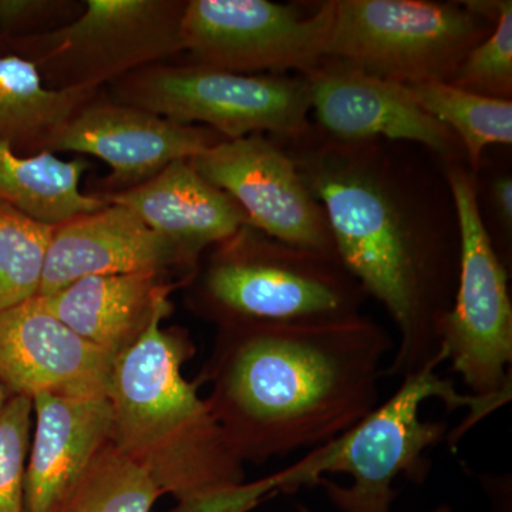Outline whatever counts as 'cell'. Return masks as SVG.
I'll return each instance as SVG.
<instances>
[{
	"label": "cell",
	"instance_id": "cell-1",
	"mask_svg": "<svg viewBox=\"0 0 512 512\" xmlns=\"http://www.w3.org/2000/svg\"><path fill=\"white\" fill-rule=\"evenodd\" d=\"M272 138L325 210L339 261L396 325L387 375L419 372L440 356L460 272L446 165L416 144L338 140L312 121L296 136Z\"/></svg>",
	"mask_w": 512,
	"mask_h": 512
},
{
	"label": "cell",
	"instance_id": "cell-2",
	"mask_svg": "<svg viewBox=\"0 0 512 512\" xmlns=\"http://www.w3.org/2000/svg\"><path fill=\"white\" fill-rule=\"evenodd\" d=\"M210 404L235 456L265 460L313 450L380 403L389 332L346 318L227 326Z\"/></svg>",
	"mask_w": 512,
	"mask_h": 512
},
{
	"label": "cell",
	"instance_id": "cell-3",
	"mask_svg": "<svg viewBox=\"0 0 512 512\" xmlns=\"http://www.w3.org/2000/svg\"><path fill=\"white\" fill-rule=\"evenodd\" d=\"M170 312L171 302L160 306L114 360L111 441L143 464L163 493L187 504L242 484V471L198 384L183 376L192 348L163 329Z\"/></svg>",
	"mask_w": 512,
	"mask_h": 512
},
{
	"label": "cell",
	"instance_id": "cell-4",
	"mask_svg": "<svg viewBox=\"0 0 512 512\" xmlns=\"http://www.w3.org/2000/svg\"><path fill=\"white\" fill-rule=\"evenodd\" d=\"M446 360L441 350L429 365L404 377L393 396L352 429L264 478L269 494L322 485L342 512H390L396 498L393 481L404 476L421 483L429 471L424 454L446 437V423L421 419V404L440 399L448 410L466 407L467 420L451 437L458 441L474 424L510 402L505 397L458 393L450 379L437 373Z\"/></svg>",
	"mask_w": 512,
	"mask_h": 512
},
{
	"label": "cell",
	"instance_id": "cell-5",
	"mask_svg": "<svg viewBox=\"0 0 512 512\" xmlns=\"http://www.w3.org/2000/svg\"><path fill=\"white\" fill-rule=\"evenodd\" d=\"M208 251L195 293L202 311L224 326L346 318L362 313L367 299L336 256L249 224Z\"/></svg>",
	"mask_w": 512,
	"mask_h": 512
},
{
	"label": "cell",
	"instance_id": "cell-6",
	"mask_svg": "<svg viewBox=\"0 0 512 512\" xmlns=\"http://www.w3.org/2000/svg\"><path fill=\"white\" fill-rule=\"evenodd\" d=\"M493 26V0H333L323 56L387 82L450 83Z\"/></svg>",
	"mask_w": 512,
	"mask_h": 512
},
{
	"label": "cell",
	"instance_id": "cell-7",
	"mask_svg": "<svg viewBox=\"0 0 512 512\" xmlns=\"http://www.w3.org/2000/svg\"><path fill=\"white\" fill-rule=\"evenodd\" d=\"M114 101L225 140L265 134L291 137L311 124L302 74H239L200 64H151L111 83Z\"/></svg>",
	"mask_w": 512,
	"mask_h": 512
},
{
	"label": "cell",
	"instance_id": "cell-8",
	"mask_svg": "<svg viewBox=\"0 0 512 512\" xmlns=\"http://www.w3.org/2000/svg\"><path fill=\"white\" fill-rule=\"evenodd\" d=\"M187 0H86L66 25L6 43L32 60L53 89L100 90L127 74L184 53Z\"/></svg>",
	"mask_w": 512,
	"mask_h": 512
},
{
	"label": "cell",
	"instance_id": "cell-9",
	"mask_svg": "<svg viewBox=\"0 0 512 512\" xmlns=\"http://www.w3.org/2000/svg\"><path fill=\"white\" fill-rule=\"evenodd\" d=\"M460 228V272L441 350L470 394L511 399L512 303L507 266L481 214L467 163L446 165Z\"/></svg>",
	"mask_w": 512,
	"mask_h": 512
},
{
	"label": "cell",
	"instance_id": "cell-10",
	"mask_svg": "<svg viewBox=\"0 0 512 512\" xmlns=\"http://www.w3.org/2000/svg\"><path fill=\"white\" fill-rule=\"evenodd\" d=\"M333 0L311 12L269 0H187L181 25L191 62L239 74H302L325 55Z\"/></svg>",
	"mask_w": 512,
	"mask_h": 512
},
{
	"label": "cell",
	"instance_id": "cell-11",
	"mask_svg": "<svg viewBox=\"0 0 512 512\" xmlns=\"http://www.w3.org/2000/svg\"><path fill=\"white\" fill-rule=\"evenodd\" d=\"M190 163L237 202L252 227L293 247L338 258L325 210L271 136L224 140Z\"/></svg>",
	"mask_w": 512,
	"mask_h": 512
},
{
	"label": "cell",
	"instance_id": "cell-12",
	"mask_svg": "<svg viewBox=\"0 0 512 512\" xmlns=\"http://www.w3.org/2000/svg\"><path fill=\"white\" fill-rule=\"evenodd\" d=\"M302 76L315 113L313 124L328 136L343 141H402L426 148L444 165L467 163L460 140L421 109L403 84L326 56Z\"/></svg>",
	"mask_w": 512,
	"mask_h": 512
},
{
	"label": "cell",
	"instance_id": "cell-13",
	"mask_svg": "<svg viewBox=\"0 0 512 512\" xmlns=\"http://www.w3.org/2000/svg\"><path fill=\"white\" fill-rule=\"evenodd\" d=\"M224 140L210 128L175 123L99 93L57 134L49 153L104 161L111 173L99 197H107L146 183L174 161L191 160Z\"/></svg>",
	"mask_w": 512,
	"mask_h": 512
},
{
	"label": "cell",
	"instance_id": "cell-14",
	"mask_svg": "<svg viewBox=\"0 0 512 512\" xmlns=\"http://www.w3.org/2000/svg\"><path fill=\"white\" fill-rule=\"evenodd\" d=\"M114 360L47 311L37 296L0 312V384L12 396L109 399Z\"/></svg>",
	"mask_w": 512,
	"mask_h": 512
},
{
	"label": "cell",
	"instance_id": "cell-15",
	"mask_svg": "<svg viewBox=\"0 0 512 512\" xmlns=\"http://www.w3.org/2000/svg\"><path fill=\"white\" fill-rule=\"evenodd\" d=\"M171 266L188 268L180 252L133 211L107 202L100 210L55 227L37 296L87 276L164 274Z\"/></svg>",
	"mask_w": 512,
	"mask_h": 512
},
{
	"label": "cell",
	"instance_id": "cell-16",
	"mask_svg": "<svg viewBox=\"0 0 512 512\" xmlns=\"http://www.w3.org/2000/svg\"><path fill=\"white\" fill-rule=\"evenodd\" d=\"M35 437L26 463L23 512H53L113 437L107 397L37 394Z\"/></svg>",
	"mask_w": 512,
	"mask_h": 512
},
{
	"label": "cell",
	"instance_id": "cell-17",
	"mask_svg": "<svg viewBox=\"0 0 512 512\" xmlns=\"http://www.w3.org/2000/svg\"><path fill=\"white\" fill-rule=\"evenodd\" d=\"M101 198L133 211L190 269L204 252L249 224L237 202L208 183L190 160L174 161L146 183Z\"/></svg>",
	"mask_w": 512,
	"mask_h": 512
},
{
	"label": "cell",
	"instance_id": "cell-18",
	"mask_svg": "<svg viewBox=\"0 0 512 512\" xmlns=\"http://www.w3.org/2000/svg\"><path fill=\"white\" fill-rule=\"evenodd\" d=\"M174 285L163 274L87 276L40 303L97 348L117 357L147 329L154 313L170 302Z\"/></svg>",
	"mask_w": 512,
	"mask_h": 512
},
{
	"label": "cell",
	"instance_id": "cell-19",
	"mask_svg": "<svg viewBox=\"0 0 512 512\" xmlns=\"http://www.w3.org/2000/svg\"><path fill=\"white\" fill-rule=\"evenodd\" d=\"M99 94L90 89L47 86L32 60L0 55V143L22 156H35L52 146L57 134L84 104Z\"/></svg>",
	"mask_w": 512,
	"mask_h": 512
},
{
	"label": "cell",
	"instance_id": "cell-20",
	"mask_svg": "<svg viewBox=\"0 0 512 512\" xmlns=\"http://www.w3.org/2000/svg\"><path fill=\"white\" fill-rule=\"evenodd\" d=\"M87 170L89 163L84 158L63 160L47 151L22 156L9 144L0 143V202L57 227L107 205L99 195L83 192Z\"/></svg>",
	"mask_w": 512,
	"mask_h": 512
},
{
	"label": "cell",
	"instance_id": "cell-21",
	"mask_svg": "<svg viewBox=\"0 0 512 512\" xmlns=\"http://www.w3.org/2000/svg\"><path fill=\"white\" fill-rule=\"evenodd\" d=\"M417 104L460 140L471 173L488 147L511 146L512 100L490 99L446 82L403 84Z\"/></svg>",
	"mask_w": 512,
	"mask_h": 512
},
{
	"label": "cell",
	"instance_id": "cell-22",
	"mask_svg": "<svg viewBox=\"0 0 512 512\" xmlns=\"http://www.w3.org/2000/svg\"><path fill=\"white\" fill-rule=\"evenodd\" d=\"M161 494L150 471L110 441L53 512H151Z\"/></svg>",
	"mask_w": 512,
	"mask_h": 512
},
{
	"label": "cell",
	"instance_id": "cell-23",
	"mask_svg": "<svg viewBox=\"0 0 512 512\" xmlns=\"http://www.w3.org/2000/svg\"><path fill=\"white\" fill-rule=\"evenodd\" d=\"M53 231L0 202V312L39 295Z\"/></svg>",
	"mask_w": 512,
	"mask_h": 512
},
{
	"label": "cell",
	"instance_id": "cell-24",
	"mask_svg": "<svg viewBox=\"0 0 512 512\" xmlns=\"http://www.w3.org/2000/svg\"><path fill=\"white\" fill-rule=\"evenodd\" d=\"M494 26L460 64L450 84L490 99L512 100V2L493 0Z\"/></svg>",
	"mask_w": 512,
	"mask_h": 512
},
{
	"label": "cell",
	"instance_id": "cell-25",
	"mask_svg": "<svg viewBox=\"0 0 512 512\" xmlns=\"http://www.w3.org/2000/svg\"><path fill=\"white\" fill-rule=\"evenodd\" d=\"M33 400L10 396L0 410V512H23Z\"/></svg>",
	"mask_w": 512,
	"mask_h": 512
},
{
	"label": "cell",
	"instance_id": "cell-26",
	"mask_svg": "<svg viewBox=\"0 0 512 512\" xmlns=\"http://www.w3.org/2000/svg\"><path fill=\"white\" fill-rule=\"evenodd\" d=\"M70 0H0V36L9 40L40 35L66 25L82 13Z\"/></svg>",
	"mask_w": 512,
	"mask_h": 512
},
{
	"label": "cell",
	"instance_id": "cell-27",
	"mask_svg": "<svg viewBox=\"0 0 512 512\" xmlns=\"http://www.w3.org/2000/svg\"><path fill=\"white\" fill-rule=\"evenodd\" d=\"M488 210L493 215L498 231L503 238L512 234V175L507 171H498L487 185Z\"/></svg>",
	"mask_w": 512,
	"mask_h": 512
},
{
	"label": "cell",
	"instance_id": "cell-28",
	"mask_svg": "<svg viewBox=\"0 0 512 512\" xmlns=\"http://www.w3.org/2000/svg\"><path fill=\"white\" fill-rule=\"evenodd\" d=\"M9 393L8 390L5 389V387L0 384V410L3 409V406H5L6 402L9 400Z\"/></svg>",
	"mask_w": 512,
	"mask_h": 512
},
{
	"label": "cell",
	"instance_id": "cell-29",
	"mask_svg": "<svg viewBox=\"0 0 512 512\" xmlns=\"http://www.w3.org/2000/svg\"><path fill=\"white\" fill-rule=\"evenodd\" d=\"M0 52H6V43L2 36H0Z\"/></svg>",
	"mask_w": 512,
	"mask_h": 512
},
{
	"label": "cell",
	"instance_id": "cell-30",
	"mask_svg": "<svg viewBox=\"0 0 512 512\" xmlns=\"http://www.w3.org/2000/svg\"><path fill=\"white\" fill-rule=\"evenodd\" d=\"M433 512H451V511H450V508H448V507H440V508H437V510H434Z\"/></svg>",
	"mask_w": 512,
	"mask_h": 512
},
{
	"label": "cell",
	"instance_id": "cell-31",
	"mask_svg": "<svg viewBox=\"0 0 512 512\" xmlns=\"http://www.w3.org/2000/svg\"><path fill=\"white\" fill-rule=\"evenodd\" d=\"M225 512H237V511H225Z\"/></svg>",
	"mask_w": 512,
	"mask_h": 512
}]
</instances>
